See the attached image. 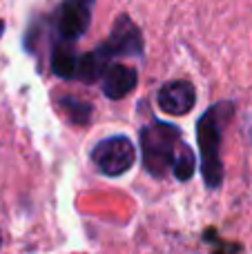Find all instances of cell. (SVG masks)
Masks as SVG:
<instances>
[{
	"mask_svg": "<svg viewBox=\"0 0 252 254\" xmlns=\"http://www.w3.org/2000/svg\"><path fill=\"white\" fill-rule=\"evenodd\" d=\"M112 58L103 52L101 47H96L94 52L78 56V65H76V78L83 83H94V80L103 78L105 71L110 69Z\"/></svg>",
	"mask_w": 252,
	"mask_h": 254,
	"instance_id": "cell-8",
	"label": "cell"
},
{
	"mask_svg": "<svg viewBox=\"0 0 252 254\" xmlns=\"http://www.w3.org/2000/svg\"><path fill=\"white\" fill-rule=\"evenodd\" d=\"M0 243H2V237H0Z\"/></svg>",
	"mask_w": 252,
	"mask_h": 254,
	"instance_id": "cell-13",
	"label": "cell"
},
{
	"mask_svg": "<svg viewBox=\"0 0 252 254\" xmlns=\"http://www.w3.org/2000/svg\"><path fill=\"white\" fill-rule=\"evenodd\" d=\"M2 31H4V22L0 20V36H2Z\"/></svg>",
	"mask_w": 252,
	"mask_h": 254,
	"instance_id": "cell-12",
	"label": "cell"
},
{
	"mask_svg": "<svg viewBox=\"0 0 252 254\" xmlns=\"http://www.w3.org/2000/svg\"><path fill=\"white\" fill-rule=\"evenodd\" d=\"M98 47L107 54L110 58L114 56H141L143 54V36L138 31V27L134 25V20L129 16H119L112 27V34L105 43H101Z\"/></svg>",
	"mask_w": 252,
	"mask_h": 254,
	"instance_id": "cell-5",
	"label": "cell"
},
{
	"mask_svg": "<svg viewBox=\"0 0 252 254\" xmlns=\"http://www.w3.org/2000/svg\"><path fill=\"white\" fill-rule=\"evenodd\" d=\"M181 143V129L172 123L152 121L141 129V149L143 165L156 179H163L172 167V158L177 145Z\"/></svg>",
	"mask_w": 252,
	"mask_h": 254,
	"instance_id": "cell-2",
	"label": "cell"
},
{
	"mask_svg": "<svg viewBox=\"0 0 252 254\" xmlns=\"http://www.w3.org/2000/svg\"><path fill=\"white\" fill-rule=\"evenodd\" d=\"M196 92L188 80H172L159 89V107L172 116H183L194 107Z\"/></svg>",
	"mask_w": 252,
	"mask_h": 254,
	"instance_id": "cell-6",
	"label": "cell"
},
{
	"mask_svg": "<svg viewBox=\"0 0 252 254\" xmlns=\"http://www.w3.org/2000/svg\"><path fill=\"white\" fill-rule=\"evenodd\" d=\"M76 65H78V56L74 52V45L56 43L52 49V71L58 78L71 80L76 78Z\"/></svg>",
	"mask_w": 252,
	"mask_h": 254,
	"instance_id": "cell-9",
	"label": "cell"
},
{
	"mask_svg": "<svg viewBox=\"0 0 252 254\" xmlns=\"http://www.w3.org/2000/svg\"><path fill=\"white\" fill-rule=\"evenodd\" d=\"M172 174L177 176L179 181H190L192 176H194V170H196V156L194 152L190 149V145H186L181 140V143L177 145V152H174V158H172Z\"/></svg>",
	"mask_w": 252,
	"mask_h": 254,
	"instance_id": "cell-10",
	"label": "cell"
},
{
	"mask_svg": "<svg viewBox=\"0 0 252 254\" xmlns=\"http://www.w3.org/2000/svg\"><path fill=\"white\" fill-rule=\"evenodd\" d=\"M134 145L127 136H110L96 143L92 149V161L96 170L105 176H121L134 165Z\"/></svg>",
	"mask_w": 252,
	"mask_h": 254,
	"instance_id": "cell-3",
	"label": "cell"
},
{
	"mask_svg": "<svg viewBox=\"0 0 252 254\" xmlns=\"http://www.w3.org/2000/svg\"><path fill=\"white\" fill-rule=\"evenodd\" d=\"M138 83V76H136V69L127 65H121V63H114L110 65V69L105 71L103 76V94L112 101H121L125 98Z\"/></svg>",
	"mask_w": 252,
	"mask_h": 254,
	"instance_id": "cell-7",
	"label": "cell"
},
{
	"mask_svg": "<svg viewBox=\"0 0 252 254\" xmlns=\"http://www.w3.org/2000/svg\"><path fill=\"white\" fill-rule=\"evenodd\" d=\"M235 116V103L223 101L212 105L196 123V138L201 149V174L210 190L221 188L223 163H221V138L223 129Z\"/></svg>",
	"mask_w": 252,
	"mask_h": 254,
	"instance_id": "cell-1",
	"label": "cell"
},
{
	"mask_svg": "<svg viewBox=\"0 0 252 254\" xmlns=\"http://www.w3.org/2000/svg\"><path fill=\"white\" fill-rule=\"evenodd\" d=\"M89 20H92V4L87 0L63 2L56 9V20H54V31L58 36L56 43L74 45L87 31Z\"/></svg>",
	"mask_w": 252,
	"mask_h": 254,
	"instance_id": "cell-4",
	"label": "cell"
},
{
	"mask_svg": "<svg viewBox=\"0 0 252 254\" xmlns=\"http://www.w3.org/2000/svg\"><path fill=\"white\" fill-rule=\"evenodd\" d=\"M58 105L63 107V112H65L76 125H87L89 119H92V112H94L92 105L85 101H78V98H74V96H61L58 98Z\"/></svg>",
	"mask_w": 252,
	"mask_h": 254,
	"instance_id": "cell-11",
	"label": "cell"
}]
</instances>
